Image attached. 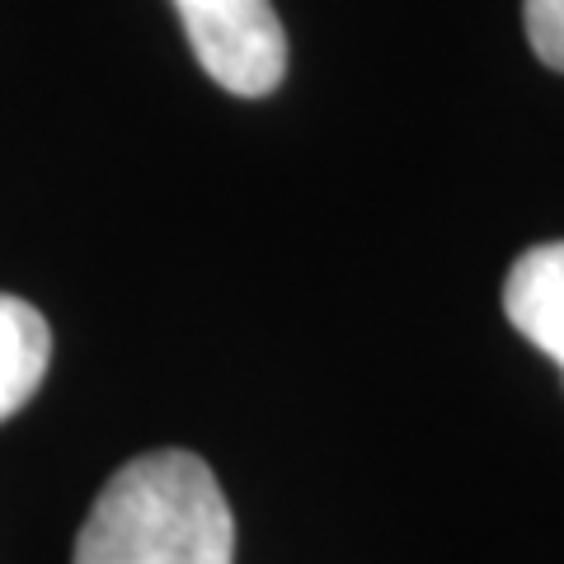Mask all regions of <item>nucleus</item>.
Instances as JSON below:
<instances>
[{"mask_svg":"<svg viewBox=\"0 0 564 564\" xmlns=\"http://www.w3.org/2000/svg\"><path fill=\"white\" fill-rule=\"evenodd\" d=\"M70 564H236V518L203 456L141 452L109 475Z\"/></svg>","mask_w":564,"mask_h":564,"instance_id":"obj_1","label":"nucleus"},{"mask_svg":"<svg viewBox=\"0 0 564 564\" xmlns=\"http://www.w3.org/2000/svg\"><path fill=\"white\" fill-rule=\"evenodd\" d=\"M198 66L221 90L263 99L282 85L288 39L273 0H174Z\"/></svg>","mask_w":564,"mask_h":564,"instance_id":"obj_2","label":"nucleus"},{"mask_svg":"<svg viewBox=\"0 0 564 564\" xmlns=\"http://www.w3.org/2000/svg\"><path fill=\"white\" fill-rule=\"evenodd\" d=\"M522 24L536 57L551 70H564V0H522Z\"/></svg>","mask_w":564,"mask_h":564,"instance_id":"obj_5","label":"nucleus"},{"mask_svg":"<svg viewBox=\"0 0 564 564\" xmlns=\"http://www.w3.org/2000/svg\"><path fill=\"white\" fill-rule=\"evenodd\" d=\"M52 362V329L39 306L0 292V423L39 395Z\"/></svg>","mask_w":564,"mask_h":564,"instance_id":"obj_4","label":"nucleus"},{"mask_svg":"<svg viewBox=\"0 0 564 564\" xmlns=\"http://www.w3.org/2000/svg\"><path fill=\"white\" fill-rule=\"evenodd\" d=\"M503 315L527 344H536L564 372V240L536 245L508 269Z\"/></svg>","mask_w":564,"mask_h":564,"instance_id":"obj_3","label":"nucleus"}]
</instances>
